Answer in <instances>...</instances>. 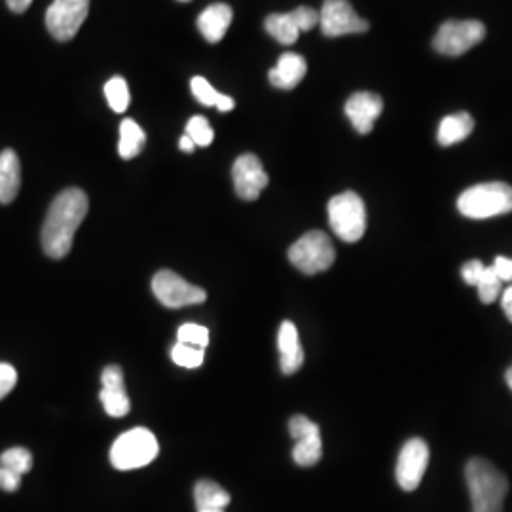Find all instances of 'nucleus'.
Listing matches in <instances>:
<instances>
[{
  "mask_svg": "<svg viewBox=\"0 0 512 512\" xmlns=\"http://www.w3.org/2000/svg\"><path fill=\"white\" fill-rule=\"evenodd\" d=\"M473 129H475V120L469 112H458L442 118L439 135H437L440 147L458 145L473 133Z\"/></svg>",
  "mask_w": 512,
  "mask_h": 512,
  "instance_id": "nucleus-20",
  "label": "nucleus"
},
{
  "mask_svg": "<svg viewBox=\"0 0 512 512\" xmlns=\"http://www.w3.org/2000/svg\"><path fill=\"white\" fill-rule=\"evenodd\" d=\"M177 336H179L181 344H188L192 348L205 349L209 346V329L202 325H196V323L183 325L177 332Z\"/></svg>",
  "mask_w": 512,
  "mask_h": 512,
  "instance_id": "nucleus-30",
  "label": "nucleus"
},
{
  "mask_svg": "<svg viewBox=\"0 0 512 512\" xmlns=\"http://www.w3.org/2000/svg\"><path fill=\"white\" fill-rule=\"evenodd\" d=\"M190 90L194 93V97L202 103L203 107H217L220 112H230L236 107V101L230 95L219 93L209 80H205L203 76H194L190 82Z\"/></svg>",
  "mask_w": 512,
  "mask_h": 512,
  "instance_id": "nucleus-23",
  "label": "nucleus"
},
{
  "mask_svg": "<svg viewBox=\"0 0 512 512\" xmlns=\"http://www.w3.org/2000/svg\"><path fill=\"white\" fill-rule=\"evenodd\" d=\"M277 348L281 359V372L291 376L304 365V349L300 344L298 329L291 321H283L277 334Z\"/></svg>",
  "mask_w": 512,
  "mask_h": 512,
  "instance_id": "nucleus-16",
  "label": "nucleus"
},
{
  "mask_svg": "<svg viewBox=\"0 0 512 512\" xmlns=\"http://www.w3.org/2000/svg\"><path fill=\"white\" fill-rule=\"evenodd\" d=\"M505 380H507V385H509V389L512 391V366L507 370V374H505Z\"/></svg>",
  "mask_w": 512,
  "mask_h": 512,
  "instance_id": "nucleus-38",
  "label": "nucleus"
},
{
  "mask_svg": "<svg viewBox=\"0 0 512 512\" xmlns=\"http://www.w3.org/2000/svg\"><path fill=\"white\" fill-rule=\"evenodd\" d=\"M308 73V63L302 55L283 54L268 74L270 84L277 90H294Z\"/></svg>",
  "mask_w": 512,
  "mask_h": 512,
  "instance_id": "nucleus-17",
  "label": "nucleus"
},
{
  "mask_svg": "<svg viewBox=\"0 0 512 512\" xmlns=\"http://www.w3.org/2000/svg\"><path fill=\"white\" fill-rule=\"evenodd\" d=\"M88 12L90 0H54L46 12V29L55 40L69 42L80 31Z\"/></svg>",
  "mask_w": 512,
  "mask_h": 512,
  "instance_id": "nucleus-8",
  "label": "nucleus"
},
{
  "mask_svg": "<svg viewBox=\"0 0 512 512\" xmlns=\"http://www.w3.org/2000/svg\"><path fill=\"white\" fill-rule=\"evenodd\" d=\"M495 274L499 275L501 281H512V260L507 256H497L494 260Z\"/></svg>",
  "mask_w": 512,
  "mask_h": 512,
  "instance_id": "nucleus-34",
  "label": "nucleus"
},
{
  "mask_svg": "<svg viewBox=\"0 0 512 512\" xmlns=\"http://www.w3.org/2000/svg\"><path fill=\"white\" fill-rule=\"evenodd\" d=\"M90 202L84 190L67 188L55 198L42 226V249L44 253L59 260L73 249L74 234L86 219Z\"/></svg>",
  "mask_w": 512,
  "mask_h": 512,
  "instance_id": "nucleus-1",
  "label": "nucleus"
},
{
  "mask_svg": "<svg viewBox=\"0 0 512 512\" xmlns=\"http://www.w3.org/2000/svg\"><path fill=\"white\" fill-rule=\"evenodd\" d=\"M18 384V372L8 363H0V401L12 393V389Z\"/></svg>",
  "mask_w": 512,
  "mask_h": 512,
  "instance_id": "nucleus-31",
  "label": "nucleus"
},
{
  "mask_svg": "<svg viewBox=\"0 0 512 512\" xmlns=\"http://www.w3.org/2000/svg\"><path fill=\"white\" fill-rule=\"evenodd\" d=\"M0 467L23 476L33 469V454L27 448H10L0 456Z\"/></svg>",
  "mask_w": 512,
  "mask_h": 512,
  "instance_id": "nucleus-26",
  "label": "nucleus"
},
{
  "mask_svg": "<svg viewBox=\"0 0 512 512\" xmlns=\"http://www.w3.org/2000/svg\"><path fill=\"white\" fill-rule=\"evenodd\" d=\"M289 433L296 440L293 459L300 467H313L323 458V440L321 429L306 416H293L289 421Z\"/></svg>",
  "mask_w": 512,
  "mask_h": 512,
  "instance_id": "nucleus-12",
  "label": "nucleus"
},
{
  "mask_svg": "<svg viewBox=\"0 0 512 512\" xmlns=\"http://www.w3.org/2000/svg\"><path fill=\"white\" fill-rule=\"evenodd\" d=\"M486 37V27L482 21L467 19V21H446L440 25L439 33L433 40V48L442 55L458 57Z\"/></svg>",
  "mask_w": 512,
  "mask_h": 512,
  "instance_id": "nucleus-7",
  "label": "nucleus"
},
{
  "mask_svg": "<svg viewBox=\"0 0 512 512\" xmlns=\"http://www.w3.org/2000/svg\"><path fill=\"white\" fill-rule=\"evenodd\" d=\"M160 452V444L152 431L135 427L118 437L110 448V463L118 471H133L150 465Z\"/></svg>",
  "mask_w": 512,
  "mask_h": 512,
  "instance_id": "nucleus-4",
  "label": "nucleus"
},
{
  "mask_svg": "<svg viewBox=\"0 0 512 512\" xmlns=\"http://www.w3.org/2000/svg\"><path fill=\"white\" fill-rule=\"evenodd\" d=\"M8 8L14 12V14H23L29 10V6L33 4V0H6Z\"/></svg>",
  "mask_w": 512,
  "mask_h": 512,
  "instance_id": "nucleus-35",
  "label": "nucleus"
},
{
  "mask_svg": "<svg viewBox=\"0 0 512 512\" xmlns=\"http://www.w3.org/2000/svg\"><path fill=\"white\" fill-rule=\"evenodd\" d=\"M484 270H486V266H484L480 260H469V262L463 264V268H461V277H463V281H465L467 285L476 287L478 281H480L482 275H484Z\"/></svg>",
  "mask_w": 512,
  "mask_h": 512,
  "instance_id": "nucleus-32",
  "label": "nucleus"
},
{
  "mask_svg": "<svg viewBox=\"0 0 512 512\" xmlns=\"http://www.w3.org/2000/svg\"><path fill=\"white\" fill-rule=\"evenodd\" d=\"M232 19H234V12H232V8L228 4H222V2L220 4H211L209 8H205L202 14H200L198 29H200L202 37L207 42L217 44L226 35Z\"/></svg>",
  "mask_w": 512,
  "mask_h": 512,
  "instance_id": "nucleus-18",
  "label": "nucleus"
},
{
  "mask_svg": "<svg viewBox=\"0 0 512 512\" xmlns=\"http://www.w3.org/2000/svg\"><path fill=\"white\" fill-rule=\"evenodd\" d=\"M429 446L423 439H410L404 442L395 467L397 484L404 492H414L423 480L429 465Z\"/></svg>",
  "mask_w": 512,
  "mask_h": 512,
  "instance_id": "nucleus-11",
  "label": "nucleus"
},
{
  "mask_svg": "<svg viewBox=\"0 0 512 512\" xmlns=\"http://www.w3.org/2000/svg\"><path fill=\"white\" fill-rule=\"evenodd\" d=\"M501 285H503V281L499 279V275L495 274L494 266H486L482 279H480L478 285H476L480 302H484V304H494L495 300L499 298L501 291H503Z\"/></svg>",
  "mask_w": 512,
  "mask_h": 512,
  "instance_id": "nucleus-27",
  "label": "nucleus"
},
{
  "mask_svg": "<svg viewBox=\"0 0 512 512\" xmlns=\"http://www.w3.org/2000/svg\"><path fill=\"white\" fill-rule=\"evenodd\" d=\"M234 188L239 198L245 202H255L262 190L270 183L268 173L255 154H241L232 167Z\"/></svg>",
  "mask_w": 512,
  "mask_h": 512,
  "instance_id": "nucleus-13",
  "label": "nucleus"
},
{
  "mask_svg": "<svg viewBox=\"0 0 512 512\" xmlns=\"http://www.w3.org/2000/svg\"><path fill=\"white\" fill-rule=\"evenodd\" d=\"M181 2H188V0H181Z\"/></svg>",
  "mask_w": 512,
  "mask_h": 512,
  "instance_id": "nucleus-39",
  "label": "nucleus"
},
{
  "mask_svg": "<svg viewBox=\"0 0 512 512\" xmlns=\"http://www.w3.org/2000/svg\"><path fill=\"white\" fill-rule=\"evenodd\" d=\"M382 110H384V99L372 92L353 93L346 103L349 122L361 135H368L374 129V124L380 118Z\"/></svg>",
  "mask_w": 512,
  "mask_h": 512,
  "instance_id": "nucleus-15",
  "label": "nucleus"
},
{
  "mask_svg": "<svg viewBox=\"0 0 512 512\" xmlns=\"http://www.w3.org/2000/svg\"><path fill=\"white\" fill-rule=\"evenodd\" d=\"M21 188V164L12 148L0 152V205H8L18 198Z\"/></svg>",
  "mask_w": 512,
  "mask_h": 512,
  "instance_id": "nucleus-19",
  "label": "nucleus"
},
{
  "mask_svg": "<svg viewBox=\"0 0 512 512\" xmlns=\"http://www.w3.org/2000/svg\"><path fill=\"white\" fill-rule=\"evenodd\" d=\"M319 25L323 35L330 38L368 31V21L359 18L349 0H325L319 12Z\"/></svg>",
  "mask_w": 512,
  "mask_h": 512,
  "instance_id": "nucleus-10",
  "label": "nucleus"
},
{
  "mask_svg": "<svg viewBox=\"0 0 512 512\" xmlns=\"http://www.w3.org/2000/svg\"><path fill=\"white\" fill-rule=\"evenodd\" d=\"M459 213L467 219L484 220L512 211V186L507 183L476 184L458 198Z\"/></svg>",
  "mask_w": 512,
  "mask_h": 512,
  "instance_id": "nucleus-3",
  "label": "nucleus"
},
{
  "mask_svg": "<svg viewBox=\"0 0 512 512\" xmlns=\"http://www.w3.org/2000/svg\"><path fill=\"white\" fill-rule=\"evenodd\" d=\"M473 512H503L509 480L488 459L473 458L465 467Z\"/></svg>",
  "mask_w": 512,
  "mask_h": 512,
  "instance_id": "nucleus-2",
  "label": "nucleus"
},
{
  "mask_svg": "<svg viewBox=\"0 0 512 512\" xmlns=\"http://www.w3.org/2000/svg\"><path fill=\"white\" fill-rule=\"evenodd\" d=\"M101 403L105 406V412L112 418H124L131 410L126 384H124V372L118 365H110L101 374Z\"/></svg>",
  "mask_w": 512,
  "mask_h": 512,
  "instance_id": "nucleus-14",
  "label": "nucleus"
},
{
  "mask_svg": "<svg viewBox=\"0 0 512 512\" xmlns=\"http://www.w3.org/2000/svg\"><path fill=\"white\" fill-rule=\"evenodd\" d=\"M196 147H209L215 139V131L211 128L209 120L203 118V116H194L188 120L186 124V131H184Z\"/></svg>",
  "mask_w": 512,
  "mask_h": 512,
  "instance_id": "nucleus-28",
  "label": "nucleus"
},
{
  "mask_svg": "<svg viewBox=\"0 0 512 512\" xmlns=\"http://www.w3.org/2000/svg\"><path fill=\"white\" fill-rule=\"evenodd\" d=\"M19 486H21V476L0 467V490L4 492H16Z\"/></svg>",
  "mask_w": 512,
  "mask_h": 512,
  "instance_id": "nucleus-33",
  "label": "nucleus"
},
{
  "mask_svg": "<svg viewBox=\"0 0 512 512\" xmlns=\"http://www.w3.org/2000/svg\"><path fill=\"white\" fill-rule=\"evenodd\" d=\"M105 97L114 112H126L131 103L128 82L122 76H114L105 84Z\"/></svg>",
  "mask_w": 512,
  "mask_h": 512,
  "instance_id": "nucleus-25",
  "label": "nucleus"
},
{
  "mask_svg": "<svg viewBox=\"0 0 512 512\" xmlns=\"http://www.w3.org/2000/svg\"><path fill=\"white\" fill-rule=\"evenodd\" d=\"M501 304H503V311H505L507 319L512 323V285L501 296Z\"/></svg>",
  "mask_w": 512,
  "mask_h": 512,
  "instance_id": "nucleus-36",
  "label": "nucleus"
},
{
  "mask_svg": "<svg viewBox=\"0 0 512 512\" xmlns=\"http://www.w3.org/2000/svg\"><path fill=\"white\" fill-rule=\"evenodd\" d=\"M147 145V133L143 128L131 120L126 118L120 126V143H118V152L124 160H131L135 156L141 154V150Z\"/></svg>",
  "mask_w": 512,
  "mask_h": 512,
  "instance_id": "nucleus-24",
  "label": "nucleus"
},
{
  "mask_svg": "<svg viewBox=\"0 0 512 512\" xmlns=\"http://www.w3.org/2000/svg\"><path fill=\"white\" fill-rule=\"evenodd\" d=\"M171 359L175 365L183 366V368H198L202 366L205 359V349L192 348L188 344L177 342L171 349Z\"/></svg>",
  "mask_w": 512,
  "mask_h": 512,
  "instance_id": "nucleus-29",
  "label": "nucleus"
},
{
  "mask_svg": "<svg viewBox=\"0 0 512 512\" xmlns=\"http://www.w3.org/2000/svg\"><path fill=\"white\" fill-rule=\"evenodd\" d=\"M152 293L164 304L165 308H184V306H194L202 304L207 300V293L184 281L183 277L171 270H162L154 275L152 279Z\"/></svg>",
  "mask_w": 512,
  "mask_h": 512,
  "instance_id": "nucleus-9",
  "label": "nucleus"
},
{
  "mask_svg": "<svg viewBox=\"0 0 512 512\" xmlns=\"http://www.w3.org/2000/svg\"><path fill=\"white\" fill-rule=\"evenodd\" d=\"M264 27H266L270 37L275 38L279 44H285V46L294 44L302 33V25H300V18H298L296 10L289 12V14L268 16L264 21Z\"/></svg>",
  "mask_w": 512,
  "mask_h": 512,
  "instance_id": "nucleus-22",
  "label": "nucleus"
},
{
  "mask_svg": "<svg viewBox=\"0 0 512 512\" xmlns=\"http://www.w3.org/2000/svg\"><path fill=\"white\" fill-rule=\"evenodd\" d=\"M179 148L183 150V152H188V154H192L194 152V148H196V145H194V141L184 133L183 137H181V141H179Z\"/></svg>",
  "mask_w": 512,
  "mask_h": 512,
  "instance_id": "nucleus-37",
  "label": "nucleus"
},
{
  "mask_svg": "<svg viewBox=\"0 0 512 512\" xmlns=\"http://www.w3.org/2000/svg\"><path fill=\"white\" fill-rule=\"evenodd\" d=\"M194 499L198 512H226L232 501L230 494L213 480H200L194 488Z\"/></svg>",
  "mask_w": 512,
  "mask_h": 512,
  "instance_id": "nucleus-21",
  "label": "nucleus"
},
{
  "mask_svg": "<svg viewBox=\"0 0 512 512\" xmlns=\"http://www.w3.org/2000/svg\"><path fill=\"white\" fill-rule=\"evenodd\" d=\"M289 260L302 274H321V272H327L334 264L336 251L325 232L311 230L291 245Z\"/></svg>",
  "mask_w": 512,
  "mask_h": 512,
  "instance_id": "nucleus-6",
  "label": "nucleus"
},
{
  "mask_svg": "<svg viewBox=\"0 0 512 512\" xmlns=\"http://www.w3.org/2000/svg\"><path fill=\"white\" fill-rule=\"evenodd\" d=\"M329 222L332 232L346 241L357 243L366 232V207L355 192H342L329 202Z\"/></svg>",
  "mask_w": 512,
  "mask_h": 512,
  "instance_id": "nucleus-5",
  "label": "nucleus"
}]
</instances>
